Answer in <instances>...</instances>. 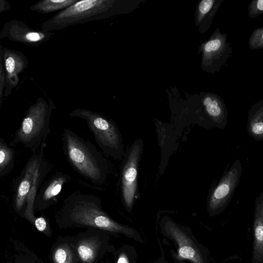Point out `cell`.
Instances as JSON below:
<instances>
[{
	"mask_svg": "<svg viewBox=\"0 0 263 263\" xmlns=\"http://www.w3.org/2000/svg\"><path fill=\"white\" fill-rule=\"evenodd\" d=\"M62 143L64 155L77 173L94 184L105 182L109 163L93 144L70 129L64 130Z\"/></svg>",
	"mask_w": 263,
	"mask_h": 263,
	"instance_id": "cell-3",
	"label": "cell"
},
{
	"mask_svg": "<svg viewBox=\"0 0 263 263\" xmlns=\"http://www.w3.org/2000/svg\"><path fill=\"white\" fill-rule=\"evenodd\" d=\"M143 141L138 139L124 152L120 175V193L125 209L131 212L138 196V168L143 151Z\"/></svg>",
	"mask_w": 263,
	"mask_h": 263,
	"instance_id": "cell-6",
	"label": "cell"
},
{
	"mask_svg": "<svg viewBox=\"0 0 263 263\" xmlns=\"http://www.w3.org/2000/svg\"><path fill=\"white\" fill-rule=\"evenodd\" d=\"M110 235L107 231L89 228L70 237L78 263H98L107 253L113 252L115 248L110 242Z\"/></svg>",
	"mask_w": 263,
	"mask_h": 263,
	"instance_id": "cell-7",
	"label": "cell"
},
{
	"mask_svg": "<svg viewBox=\"0 0 263 263\" xmlns=\"http://www.w3.org/2000/svg\"><path fill=\"white\" fill-rule=\"evenodd\" d=\"M114 263H136L137 253L134 246L125 245L113 252Z\"/></svg>",
	"mask_w": 263,
	"mask_h": 263,
	"instance_id": "cell-18",
	"label": "cell"
},
{
	"mask_svg": "<svg viewBox=\"0 0 263 263\" xmlns=\"http://www.w3.org/2000/svg\"><path fill=\"white\" fill-rule=\"evenodd\" d=\"M1 55L5 73L4 97L9 96L18 84V74L28 66L29 61L22 52L2 46Z\"/></svg>",
	"mask_w": 263,
	"mask_h": 263,
	"instance_id": "cell-11",
	"label": "cell"
},
{
	"mask_svg": "<svg viewBox=\"0 0 263 263\" xmlns=\"http://www.w3.org/2000/svg\"><path fill=\"white\" fill-rule=\"evenodd\" d=\"M214 1L212 0H203L199 5V10L202 14H205L211 9Z\"/></svg>",
	"mask_w": 263,
	"mask_h": 263,
	"instance_id": "cell-23",
	"label": "cell"
},
{
	"mask_svg": "<svg viewBox=\"0 0 263 263\" xmlns=\"http://www.w3.org/2000/svg\"><path fill=\"white\" fill-rule=\"evenodd\" d=\"M53 263H78L77 254L70 237L60 238L56 243L52 253Z\"/></svg>",
	"mask_w": 263,
	"mask_h": 263,
	"instance_id": "cell-15",
	"label": "cell"
},
{
	"mask_svg": "<svg viewBox=\"0 0 263 263\" xmlns=\"http://www.w3.org/2000/svg\"><path fill=\"white\" fill-rule=\"evenodd\" d=\"M70 179L68 174L62 172H58L52 175L38 191L33 209H44L55 203L63 185Z\"/></svg>",
	"mask_w": 263,
	"mask_h": 263,
	"instance_id": "cell-12",
	"label": "cell"
},
{
	"mask_svg": "<svg viewBox=\"0 0 263 263\" xmlns=\"http://www.w3.org/2000/svg\"><path fill=\"white\" fill-rule=\"evenodd\" d=\"M54 35L52 32L36 30L22 21L13 19L6 22L0 31V40L7 38L29 46H39L48 41Z\"/></svg>",
	"mask_w": 263,
	"mask_h": 263,
	"instance_id": "cell-9",
	"label": "cell"
},
{
	"mask_svg": "<svg viewBox=\"0 0 263 263\" xmlns=\"http://www.w3.org/2000/svg\"><path fill=\"white\" fill-rule=\"evenodd\" d=\"M230 187L229 184L224 182L220 184L215 190L214 193V198L217 200H220L225 198L229 193Z\"/></svg>",
	"mask_w": 263,
	"mask_h": 263,
	"instance_id": "cell-21",
	"label": "cell"
},
{
	"mask_svg": "<svg viewBox=\"0 0 263 263\" xmlns=\"http://www.w3.org/2000/svg\"><path fill=\"white\" fill-rule=\"evenodd\" d=\"M221 42L218 39H215L208 42L205 45L204 49L206 52L215 51L219 48L221 46Z\"/></svg>",
	"mask_w": 263,
	"mask_h": 263,
	"instance_id": "cell-22",
	"label": "cell"
},
{
	"mask_svg": "<svg viewBox=\"0 0 263 263\" xmlns=\"http://www.w3.org/2000/svg\"><path fill=\"white\" fill-rule=\"evenodd\" d=\"M203 104L206 106V110L210 115L213 116H218L220 115L221 110L216 101H212L211 98L206 97L203 101Z\"/></svg>",
	"mask_w": 263,
	"mask_h": 263,
	"instance_id": "cell-19",
	"label": "cell"
},
{
	"mask_svg": "<svg viewBox=\"0 0 263 263\" xmlns=\"http://www.w3.org/2000/svg\"><path fill=\"white\" fill-rule=\"evenodd\" d=\"M253 133L256 135H262L263 132V124L262 122H257L254 124L252 128Z\"/></svg>",
	"mask_w": 263,
	"mask_h": 263,
	"instance_id": "cell-25",
	"label": "cell"
},
{
	"mask_svg": "<svg viewBox=\"0 0 263 263\" xmlns=\"http://www.w3.org/2000/svg\"><path fill=\"white\" fill-rule=\"evenodd\" d=\"M142 0H81L60 11L42 25V31L51 32L78 24L126 14L137 9Z\"/></svg>",
	"mask_w": 263,
	"mask_h": 263,
	"instance_id": "cell-2",
	"label": "cell"
},
{
	"mask_svg": "<svg viewBox=\"0 0 263 263\" xmlns=\"http://www.w3.org/2000/svg\"><path fill=\"white\" fill-rule=\"evenodd\" d=\"M78 0H43L29 7L34 11L46 14L62 11L76 3Z\"/></svg>",
	"mask_w": 263,
	"mask_h": 263,
	"instance_id": "cell-16",
	"label": "cell"
},
{
	"mask_svg": "<svg viewBox=\"0 0 263 263\" xmlns=\"http://www.w3.org/2000/svg\"><path fill=\"white\" fill-rule=\"evenodd\" d=\"M2 47L0 40V107L3 103L4 98H5L4 93L5 88V73L1 55Z\"/></svg>",
	"mask_w": 263,
	"mask_h": 263,
	"instance_id": "cell-20",
	"label": "cell"
},
{
	"mask_svg": "<svg viewBox=\"0 0 263 263\" xmlns=\"http://www.w3.org/2000/svg\"><path fill=\"white\" fill-rule=\"evenodd\" d=\"M10 8V4L8 2L5 0H0V13L9 9Z\"/></svg>",
	"mask_w": 263,
	"mask_h": 263,
	"instance_id": "cell-26",
	"label": "cell"
},
{
	"mask_svg": "<svg viewBox=\"0 0 263 263\" xmlns=\"http://www.w3.org/2000/svg\"><path fill=\"white\" fill-rule=\"evenodd\" d=\"M46 143L34 153L27 162L14 186L13 203L15 210L21 211L25 206L26 199L33 183L35 169L44 156Z\"/></svg>",
	"mask_w": 263,
	"mask_h": 263,
	"instance_id": "cell-10",
	"label": "cell"
},
{
	"mask_svg": "<svg viewBox=\"0 0 263 263\" xmlns=\"http://www.w3.org/2000/svg\"><path fill=\"white\" fill-rule=\"evenodd\" d=\"M252 263H263V213L262 205L257 207L253 225Z\"/></svg>",
	"mask_w": 263,
	"mask_h": 263,
	"instance_id": "cell-14",
	"label": "cell"
},
{
	"mask_svg": "<svg viewBox=\"0 0 263 263\" xmlns=\"http://www.w3.org/2000/svg\"><path fill=\"white\" fill-rule=\"evenodd\" d=\"M105 263H110V261L108 259H106Z\"/></svg>",
	"mask_w": 263,
	"mask_h": 263,
	"instance_id": "cell-29",
	"label": "cell"
},
{
	"mask_svg": "<svg viewBox=\"0 0 263 263\" xmlns=\"http://www.w3.org/2000/svg\"><path fill=\"white\" fill-rule=\"evenodd\" d=\"M160 231L175 243L177 256L180 259H187L193 263H208L205 248L197 242L189 228L168 221L161 224Z\"/></svg>",
	"mask_w": 263,
	"mask_h": 263,
	"instance_id": "cell-8",
	"label": "cell"
},
{
	"mask_svg": "<svg viewBox=\"0 0 263 263\" xmlns=\"http://www.w3.org/2000/svg\"><path fill=\"white\" fill-rule=\"evenodd\" d=\"M36 228L41 232L45 231L47 228L46 220L43 217L35 218L34 221Z\"/></svg>",
	"mask_w": 263,
	"mask_h": 263,
	"instance_id": "cell-24",
	"label": "cell"
},
{
	"mask_svg": "<svg viewBox=\"0 0 263 263\" xmlns=\"http://www.w3.org/2000/svg\"><path fill=\"white\" fill-rule=\"evenodd\" d=\"M257 8L259 10L262 11L263 10V1L262 0H258L257 1Z\"/></svg>",
	"mask_w": 263,
	"mask_h": 263,
	"instance_id": "cell-28",
	"label": "cell"
},
{
	"mask_svg": "<svg viewBox=\"0 0 263 263\" xmlns=\"http://www.w3.org/2000/svg\"><path fill=\"white\" fill-rule=\"evenodd\" d=\"M55 108L50 99L39 98L27 109L11 144L21 143L35 153L50 133V119Z\"/></svg>",
	"mask_w": 263,
	"mask_h": 263,
	"instance_id": "cell-4",
	"label": "cell"
},
{
	"mask_svg": "<svg viewBox=\"0 0 263 263\" xmlns=\"http://www.w3.org/2000/svg\"><path fill=\"white\" fill-rule=\"evenodd\" d=\"M152 263H166L165 258L164 257L163 254L161 255L158 259H157L156 261Z\"/></svg>",
	"mask_w": 263,
	"mask_h": 263,
	"instance_id": "cell-27",
	"label": "cell"
},
{
	"mask_svg": "<svg viewBox=\"0 0 263 263\" xmlns=\"http://www.w3.org/2000/svg\"><path fill=\"white\" fill-rule=\"evenodd\" d=\"M15 163V151L5 140L0 138V177L9 173Z\"/></svg>",
	"mask_w": 263,
	"mask_h": 263,
	"instance_id": "cell-17",
	"label": "cell"
},
{
	"mask_svg": "<svg viewBox=\"0 0 263 263\" xmlns=\"http://www.w3.org/2000/svg\"><path fill=\"white\" fill-rule=\"evenodd\" d=\"M69 116L85 120L103 153L122 161L125 152L123 138L117 125L112 119L86 108H77L70 112Z\"/></svg>",
	"mask_w": 263,
	"mask_h": 263,
	"instance_id": "cell-5",
	"label": "cell"
},
{
	"mask_svg": "<svg viewBox=\"0 0 263 263\" xmlns=\"http://www.w3.org/2000/svg\"><path fill=\"white\" fill-rule=\"evenodd\" d=\"M61 228H93L108 232L111 235H122L137 242L143 238L137 229L115 221L103 209L97 196L77 191L62 202L55 215Z\"/></svg>",
	"mask_w": 263,
	"mask_h": 263,
	"instance_id": "cell-1",
	"label": "cell"
},
{
	"mask_svg": "<svg viewBox=\"0 0 263 263\" xmlns=\"http://www.w3.org/2000/svg\"><path fill=\"white\" fill-rule=\"evenodd\" d=\"M48 170V163L43 156L35 169L33 183L26 199L24 215L30 221L34 222L36 218L33 214L34 200L41 183L47 175Z\"/></svg>",
	"mask_w": 263,
	"mask_h": 263,
	"instance_id": "cell-13",
	"label": "cell"
}]
</instances>
